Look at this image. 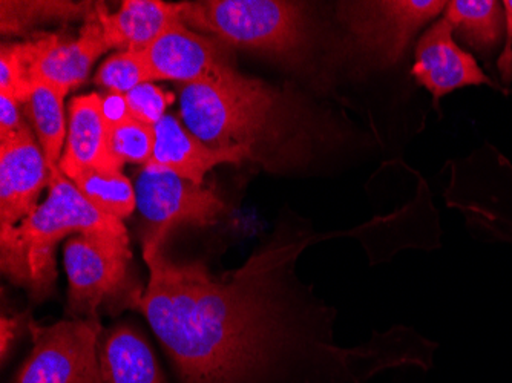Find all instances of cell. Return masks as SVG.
<instances>
[{
	"label": "cell",
	"instance_id": "1",
	"mask_svg": "<svg viewBox=\"0 0 512 383\" xmlns=\"http://www.w3.org/2000/svg\"><path fill=\"white\" fill-rule=\"evenodd\" d=\"M315 241L292 217L240 269L221 275L168 258L165 244H143L149 282L137 311L178 383H370L433 367L437 345L402 325L359 347L335 344V310L296 276L299 255Z\"/></svg>",
	"mask_w": 512,
	"mask_h": 383
},
{
	"label": "cell",
	"instance_id": "2",
	"mask_svg": "<svg viewBox=\"0 0 512 383\" xmlns=\"http://www.w3.org/2000/svg\"><path fill=\"white\" fill-rule=\"evenodd\" d=\"M183 125L214 149H246L270 172L306 166L338 129L293 88H276L241 73L234 60L204 83L184 85Z\"/></svg>",
	"mask_w": 512,
	"mask_h": 383
},
{
	"label": "cell",
	"instance_id": "3",
	"mask_svg": "<svg viewBox=\"0 0 512 383\" xmlns=\"http://www.w3.org/2000/svg\"><path fill=\"white\" fill-rule=\"evenodd\" d=\"M50 192L17 226L0 227V267L27 290L34 304L53 295L57 282L56 250L73 233L125 232L123 221L92 206L60 167L50 169Z\"/></svg>",
	"mask_w": 512,
	"mask_h": 383
},
{
	"label": "cell",
	"instance_id": "4",
	"mask_svg": "<svg viewBox=\"0 0 512 383\" xmlns=\"http://www.w3.org/2000/svg\"><path fill=\"white\" fill-rule=\"evenodd\" d=\"M186 27L197 28L230 48L252 51L292 69H306L316 45L307 4L286 0L180 2Z\"/></svg>",
	"mask_w": 512,
	"mask_h": 383
},
{
	"label": "cell",
	"instance_id": "5",
	"mask_svg": "<svg viewBox=\"0 0 512 383\" xmlns=\"http://www.w3.org/2000/svg\"><path fill=\"white\" fill-rule=\"evenodd\" d=\"M128 232L80 233L69 238L63 250L68 276V308L74 319L137 310L142 284L132 273Z\"/></svg>",
	"mask_w": 512,
	"mask_h": 383
},
{
	"label": "cell",
	"instance_id": "6",
	"mask_svg": "<svg viewBox=\"0 0 512 383\" xmlns=\"http://www.w3.org/2000/svg\"><path fill=\"white\" fill-rule=\"evenodd\" d=\"M444 0H355L339 2L336 17L344 28V53L361 73L398 66L414 37L444 14Z\"/></svg>",
	"mask_w": 512,
	"mask_h": 383
},
{
	"label": "cell",
	"instance_id": "7",
	"mask_svg": "<svg viewBox=\"0 0 512 383\" xmlns=\"http://www.w3.org/2000/svg\"><path fill=\"white\" fill-rule=\"evenodd\" d=\"M33 350L14 383H102L99 316L66 319L56 324L28 325Z\"/></svg>",
	"mask_w": 512,
	"mask_h": 383
},
{
	"label": "cell",
	"instance_id": "8",
	"mask_svg": "<svg viewBox=\"0 0 512 383\" xmlns=\"http://www.w3.org/2000/svg\"><path fill=\"white\" fill-rule=\"evenodd\" d=\"M135 195L137 209L148 226L143 244H165L169 233L181 226H214L226 210L214 189L151 164L138 175Z\"/></svg>",
	"mask_w": 512,
	"mask_h": 383
},
{
	"label": "cell",
	"instance_id": "9",
	"mask_svg": "<svg viewBox=\"0 0 512 383\" xmlns=\"http://www.w3.org/2000/svg\"><path fill=\"white\" fill-rule=\"evenodd\" d=\"M411 74L417 85L433 95L434 105L457 89L493 85L476 57L457 43L453 27L444 16L434 20L417 40Z\"/></svg>",
	"mask_w": 512,
	"mask_h": 383
},
{
	"label": "cell",
	"instance_id": "10",
	"mask_svg": "<svg viewBox=\"0 0 512 383\" xmlns=\"http://www.w3.org/2000/svg\"><path fill=\"white\" fill-rule=\"evenodd\" d=\"M50 184V167L28 126L0 140V227L17 226Z\"/></svg>",
	"mask_w": 512,
	"mask_h": 383
},
{
	"label": "cell",
	"instance_id": "11",
	"mask_svg": "<svg viewBox=\"0 0 512 383\" xmlns=\"http://www.w3.org/2000/svg\"><path fill=\"white\" fill-rule=\"evenodd\" d=\"M229 48L226 43L194 33L178 22L148 46L145 53L155 80L195 85L211 79L224 63L232 60Z\"/></svg>",
	"mask_w": 512,
	"mask_h": 383
},
{
	"label": "cell",
	"instance_id": "12",
	"mask_svg": "<svg viewBox=\"0 0 512 383\" xmlns=\"http://www.w3.org/2000/svg\"><path fill=\"white\" fill-rule=\"evenodd\" d=\"M125 164L112 154L109 129L103 120L102 97L96 92L71 100L68 137L60 171L73 181L85 172H122Z\"/></svg>",
	"mask_w": 512,
	"mask_h": 383
},
{
	"label": "cell",
	"instance_id": "13",
	"mask_svg": "<svg viewBox=\"0 0 512 383\" xmlns=\"http://www.w3.org/2000/svg\"><path fill=\"white\" fill-rule=\"evenodd\" d=\"M154 128L155 149L148 164L165 167L192 183L203 184L207 172L220 164L252 161L246 149L209 148L174 115L166 114Z\"/></svg>",
	"mask_w": 512,
	"mask_h": 383
},
{
	"label": "cell",
	"instance_id": "14",
	"mask_svg": "<svg viewBox=\"0 0 512 383\" xmlns=\"http://www.w3.org/2000/svg\"><path fill=\"white\" fill-rule=\"evenodd\" d=\"M108 50L111 46L96 8L77 39L63 42L56 34H50L34 69V85L46 82L69 92L85 82L94 62Z\"/></svg>",
	"mask_w": 512,
	"mask_h": 383
},
{
	"label": "cell",
	"instance_id": "15",
	"mask_svg": "<svg viewBox=\"0 0 512 383\" xmlns=\"http://www.w3.org/2000/svg\"><path fill=\"white\" fill-rule=\"evenodd\" d=\"M97 14L111 48L146 50L175 23L181 22L177 4L161 0H126L117 13L97 2Z\"/></svg>",
	"mask_w": 512,
	"mask_h": 383
},
{
	"label": "cell",
	"instance_id": "16",
	"mask_svg": "<svg viewBox=\"0 0 512 383\" xmlns=\"http://www.w3.org/2000/svg\"><path fill=\"white\" fill-rule=\"evenodd\" d=\"M99 354L102 383H169L151 345L132 325L103 330Z\"/></svg>",
	"mask_w": 512,
	"mask_h": 383
},
{
	"label": "cell",
	"instance_id": "17",
	"mask_svg": "<svg viewBox=\"0 0 512 383\" xmlns=\"http://www.w3.org/2000/svg\"><path fill=\"white\" fill-rule=\"evenodd\" d=\"M444 17L456 40H462L485 60L502 45L509 25L503 2L496 0H453L445 7Z\"/></svg>",
	"mask_w": 512,
	"mask_h": 383
},
{
	"label": "cell",
	"instance_id": "18",
	"mask_svg": "<svg viewBox=\"0 0 512 383\" xmlns=\"http://www.w3.org/2000/svg\"><path fill=\"white\" fill-rule=\"evenodd\" d=\"M96 2L66 0H2L0 30L4 36H19L51 20H88L96 13Z\"/></svg>",
	"mask_w": 512,
	"mask_h": 383
},
{
	"label": "cell",
	"instance_id": "19",
	"mask_svg": "<svg viewBox=\"0 0 512 383\" xmlns=\"http://www.w3.org/2000/svg\"><path fill=\"white\" fill-rule=\"evenodd\" d=\"M68 91L46 82H36L31 95L30 108L34 129L40 148L45 154L48 167H59L62 160L63 143L66 141L65 97Z\"/></svg>",
	"mask_w": 512,
	"mask_h": 383
},
{
	"label": "cell",
	"instance_id": "20",
	"mask_svg": "<svg viewBox=\"0 0 512 383\" xmlns=\"http://www.w3.org/2000/svg\"><path fill=\"white\" fill-rule=\"evenodd\" d=\"M48 37L25 43H2L0 50V94L17 103H30L34 91V69Z\"/></svg>",
	"mask_w": 512,
	"mask_h": 383
},
{
	"label": "cell",
	"instance_id": "21",
	"mask_svg": "<svg viewBox=\"0 0 512 383\" xmlns=\"http://www.w3.org/2000/svg\"><path fill=\"white\" fill-rule=\"evenodd\" d=\"M73 183L92 206L115 220H125L137 207L135 186L122 172H85Z\"/></svg>",
	"mask_w": 512,
	"mask_h": 383
},
{
	"label": "cell",
	"instance_id": "22",
	"mask_svg": "<svg viewBox=\"0 0 512 383\" xmlns=\"http://www.w3.org/2000/svg\"><path fill=\"white\" fill-rule=\"evenodd\" d=\"M155 80L145 50H125L109 57L96 76L97 85L115 94H128L143 83Z\"/></svg>",
	"mask_w": 512,
	"mask_h": 383
},
{
	"label": "cell",
	"instance_id": "23",
	"mask_svg": "<svg viewBox=\"0 0 512 383\" xmlns=\"http://www.w3.org/2000/svg\"><path fill=\"white\" fill-rule=\"evenodd\" d=\"M112 154L123 164H148L155 149V128L132 118L109 131Z\"/></svg>",
	"mask_w": 512,
	"mask_h": 383
},
{
	"label": "cell",
	"instance_id": "24",
	"mask_svg": "<svg viewBox=\"0 0 512 383\" xmlns=\"http://www.w3.org/2000/svg\"><path fill=\"white\" fill-rule=\"evenodd\" d=\"M125 95L132 117L151 126L157 125L161 118L165 117L166 109L174 102V95L152 83H143Z\"/></svg>",
	"mask_w": 512,
	"mask_h": 383
},
{
	"label": "cell",
	"instance_id": "25",
	"mask_svg": "<svg viewBox=\"0 0 512 383\" xmlns=\"http://www.w3.org/2000/svg\"><path fill=\"white\" fill-rule=\"evenodd\" d=\"M102 114L109 131L131 122L134 118L131 109H129L126 95L115 94V92H109L105 97H102Z\"/></svg>",
	"mask_w": 512,
	"mask_h": 383
},
{
	"label": "cell",
	"instance_id": "26",
	"mask_svg": "<svg viewBox=\"0 0 512 383\" xmlns=\"http://www.w3.org/2000/svg\"><path fill=\"white\" fill-rule=\"evenodd\" d=\"M19 112V103L8 95L0 94V140L13 137L25 128Z\"/></svg>",
	"mask_w": 512,
	"mask_h": 383
},
{
	"label": "cell",
	"instance_id": "27",
	"mask_svg": "<svg viewBox=\"0 0 512 383\" xmlns=\"http://www.w3.org/2000/svg\"><path fill=\"white\" fill-rule=\"evenodd\" d=\"M30 322L25 321V316H7L2 315L0 319V359L2 364H5L13 348L14 341L22 331L23 325H28Z\"/></svg>",
	"mask_w": 512,
	"mask_h": 383
},
{
	"label": "cell",
	"instance_id": "28",
	"mask_svg": "<svg viewBox=\"0 0 512 383\" xmlns=\"http://www.w3.org/2000/svg\"><path fill=\"white\" fill-rule=\"evenodd\" d=\"M503 7H505L506 14H508L509 19L512 20V0H506V2H503Z\"/></svg>",
	"mask_w": 512,
	"mask_h": 383
}]
</instances>
